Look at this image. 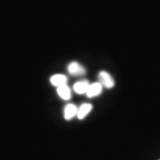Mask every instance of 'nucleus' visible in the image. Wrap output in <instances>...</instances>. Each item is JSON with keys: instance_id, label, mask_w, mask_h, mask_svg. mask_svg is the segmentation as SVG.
<instances>
[{"instance_id": "obj_4", "label": "nucleus", "mask_w": 160, "mask_h": 160, "mask_svg": "<svg viewBox=\"0 0 160 160\" xmlns=\"http://www.w3.org/2000/svg\"><path fill=\"white\" fill-rule=\"evenodd\" d=\"M78 109L77 106L73 104H68L65 106L64 111V117L66 120H71L77 114Z\"/></svg>"}, {"instance_id": "obj_6", "label": "nucleus", "mask_w": 160, "mask_h": 160, "mask_svg": "<svg viewBox=\"0 0 160 160\" xmlns=\"http://www.w3.org/2000/svg\"><path fill=\"white\" fill-rule=\"evenodd\" d=\"M89 85L90 84L86 80H82V81H79L75 83V85H73V90L78 94H83V93H86Z\"/></svg>"}, {"instance_id": "obj_8", "label": "nucleus", "mask_w": 160, "mask_h": 160, "mask_svg": "<svg viewBox=\"0 0 160 160\" xmlns=\"http://www.w3.org/2000/svg\"><path fill=\"white\" fill-rule=\"evenodd\" d=\"M92 109V105L91 104H83L80 106V108L78 109L77 111V117L79 118V119H83L86 116L91 112Z\"/></svg>"}, {"instance_id": "obj_9", "label": "nucleus", "mask_w": 160, "mask_h": 160, "mask_svg": "<svg viewBox=\"0 0 160 160\" xmlns=\"http://www.w3.org/2000/svg\"><path fill=\"white\" fill-rule=\"evenodd\" d=\"M159 160H160V159H159Z\"/></svg>"}, {"instance_id": "obj_2", "label": "nucleus", "mask_w": 160, "mask_h": 160, "mask_svg": "<svg viewBox=\"0 0 160 160\" xmlns=\"http://www.w3.org/2000/svg\"><path fill=\"white\" fill-rule=\"evenodd\" d=\"M68 71L73 76H82L85 73V69L77 62H72L68 66Z\"/></svg>"}, {"instance_id": "obj_1", "label": "nucleus", "mask_w": 160, "mask_h": 160, "mask_svg": "<svg viewBox=\"0 0 160 160\" xmlns=\"http://www.w3.org/2000/svg\"><path fill=\"white\" fill-rule=\"evenodd\" d=\"M99 83L107 88H112L115 85V82L113 77L109 73L106 71H101L99 73Z\"/></svg>"}, {"instance_id": "obj_5", "label": "nucleus", "mask_w": 160, "mask_h": 160, "mask_svg": "<svg viewBox=\"0 0 160 160\" xmlns=\"http://www.w3.org/2000/svg\"><path fill=\"white\" fill-rule=\"evenodd\" d=\"M51 83L56 87H60V86L66 85L68 82L67 77L62 74H55L52 76L50 79Z\"/></svg>"}, {"instance_id": "obj_7", "label": "nucleus", "mask_w": 160, "mask_h": 160, "mask_svg": "<svg viewBox=\"0 0 160 160\" xmlns=\"http://www.w3.org/2000/svg\"><path fill=\"white\" fill-rule=\"evenodd\" d=\"M57 93L60 98L64 100H68L71 97V89L69 88L68 86L66 85H62L57 88Z\"/></svg>"}, {"instance_id": "obj_3", "label": "nucleus", "mask_w": 160, "mask_h": 160, "mask_svg": "<svg viewBox=\"0 0 160 160\" xmlns=\"http://www.w3.org/2000/svg\"><path fill=\"white\" fill-rule=\"evenodd\" d=\"M102 85L99 82H96L89 85L86 94L88 97L93 98L99 96L102 93Z\"/></svg>"}]
</instances>
